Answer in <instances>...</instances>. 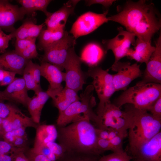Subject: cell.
I'll list each match as a JSON object with an SVG mask.
<instances>
[{"label": "cell", "instance_id": "30bf717a", "mask_svg": "<svg viewBox=\"0 0 161 161\" xmlns=\"http://www.w3.org/2000/svg\"><path fill=\"white\" fill-rule=\"evenodd\" d=\"M111 68L112 70L117 72L112 75L116 92L126 90L132 81L141 77L143 75L140 65L137 63L131 64L129 62L119 61L114 63Z\"/></svg>", "mask_w": 161, "mask_h": 161}, {"label": "cell", "instance_id": "277c9868", "mask_svg": "<svg viewBox=\"0 0 161 161\" xmlns=\"http://www.w3.org/2000/svg\"><path fill=\"white\" fill-rule=\"evenodd\" d=\"M94 90L92 85L87 86L80 95V100L75 101L58 115L56 120L57 126H64L71 123L84 119L92 122L99 128L100 121L97 114L93 110L96 105L93 96Z\"/></svg>", "mask_w": 161, "mask_h": 161}, {"label": "cell", "instance_id": "e575fe53", "mask_svg": "<svg viewBox=\"0 0 161 161\" xmlns=\"http://www.w3.org/2000/svg\"><path fill=\"white\" fill-rule=\"evenodd\" d=\"M26 148H18L3 140H0V154L25 151Z\"/></svg>", "mask_w": 161, "mask_h": 161}, {"label": "cell", "instance_id": "ee69618b", "mask_svg": "<svg viewBox=\"0 0 161 161\" xmlns=\"http://www.w3.org/2000/svg\"><path fill=\"white\" fill-rule=\"evenodd\" d=\"M29 161H52L47 157L42 155L36 154L30 150L27 156Z\"/></svg>", "mask_w": 161, "mask_h": 161}, {"label": "cell", "instance_id": "b9f144b4", "mask_svg": "<svg viewBox=\"0 0 161 161\" xmlns=\"http://www.w3.org/2000/svg\"><path fill=\"white\" fill-rule=\"evenodd\" d=\"M97 146L100 155L106 151H111L110 142L108 140L98 138Z\"/></svg>", "mask_w": 161, "mask_h": 161}, {"label": "cell", "instance_id": "f546056e", "mask_svg": "<svg viewBox=\"0 0 161 161\" xmlns=\"http://www.w3.org/2000/svg\"><path fill=\"white\" fill-rule=\"evenodd\" d=\"M29 61L24 69L23 78L25 82L27 90H33L35 94L42 90L41 86L38 85L35 81L31 71Z\"/></svg>", "mask_w": 161, "mask_h": 161}, {"label": "cell", "instance_id": "816d5d0a", "mask_svg": "<svg viewBox=\"0 0 161 161\" xmlns=\"http://www.w3.org/2000/svg\"><path fill=\"white\" fill-rule=\"evenodd\" d=\"M15 137L11 131L5 132L3 135V139L4 141L12 145Z\"/></svg>", "mask_w": 161, "mask_h": 161}, {"label": "cell", "instance_id": "1f68e13d", "mask_svg": "<svg viewBox=\"0 0 161 161\" xmlns=\"http://www.w3.org/2000/svg\"><path fill=\"white\" fill-rule=\"evenodd\" d=\"M30 150L33 152L44 155L52 161H57L56 156L50 150L46 144L34 142L33 147Z\"/></svg>", "mask_w": 161, "mask_h": 161}, {"label": "cell", "instance_id": "9a60e30c", "mask_svg": "<svg viewBox=\"0 0 161 161\" xmlns=\"http://www.w3.org/2000/svg\"><path fill=\"white\" fill-rule=\"evenodd\" d=\"M128 154L133 159L161 161V131Z\"/></svg>", "mask_w": 161, "mask_h": 161}, {"label": "cell", "instance_id": "83f0119b", "mask_svg": "<svg viewBox=\"0 0 161 161\" xmlns=\"http://www.w3.org/2000/svg\"><path fill=\"white\" fill-rule=\"evenodd\" d=\"M8 117L11 122L13 130L22 127L26 128L27 127L36 129L39 125L34 122L31 117L24 114L16 106Z\"/></svg>", "mask_w": 161, "mask_h": 161}, {"label": "cell", "instance_id": "4316f807", "mask_svg": "<svg viewBox=\"0 0 161 161\" xmlns=\"http://www.w3.org/2000/svg\"><path fill=\"white\" fill-rule=\"evenodd\" d=\"M36 129L35 142L46 144L54 142L58 136L56 126L54 125H39Z\"/></svg>", "mask_w": 161, "mask_h": 161}, {"label": "cell", "instance_id": "4dcf8cb0", "mask_svg": "<svg viewBox=\"0 0 161 161\" xmlns=\"http://www.w3.org/2000/svg\"><path fill=\"white\" fill-rule=\"evenodd\" d=\"M133 157L124 151L113 153L100 157L98 161H131Z\"/></svg>", "mask_w": 161, "mask_h": 161}, {"label": "cell", "instance_id": "ac0fdd59", "mask_svg": "<svg viewBox=\"0 0 161 161\" xmlns=\"http://www.w3.org/2000/svg\"><path fill=\"white\" fill-rule=\"evenodd\" d=\"M27 91L23 78H15L2 92L8 100L18 103L27 107L31 98Z\"/></svg>", "mask_w": 161, "mask_h": 161}, {"label": "cell", "instance_id": "603a6c76", "mask_svg": "<svg viewBox=\"0 0 161 161\" xmlns=\"http://www.w3.org/2000/svg\"><path fill=\"white\" fill-rule=\"evenodd\" d=\"M45 24H36L31 19H27L14 31L11 32L13 38L16 39L28 38H37L43 29Z\"/></svg>", "mask_w": 161, "mask_h": 161}, {"label": "cell", "instance_id": "ba28073f", "mask_svg": "<svg viewBox=\"0 0 161 161\" xmlns=\"http://www.w3.org/2000/svg\"><path fill=\"white\" fill-rule=\"evenodd\" d=\"M83 61L75 52L74 47L69 50L64 65L65 69V87L76 92L83 89L84 84L88 77L86 72L81 68Z\"/></svg>", "mask_w": 161, "mask_h": 161}, {"label": "cell", "instance_id": "7a4b0ae2", "mask_svg": "<svg viewBox=\"0 0 161 161\" xmlns=\"http://www.w3.org/2000/svg\"><path fill=\"white\" fill-rule=\"evenodd\" d=\"M56 127L59 144L66 151L100 156L97 146L96 127L90 120H82L65 126Z\"/></svg>", "mask_w": 161, "mask_h": 161}, {"label": "cell", "instance_id": "5b68a950", "mask_svg": "<svg viewBox=\"0 0 161 161\" xmlns=\"http://www.w3.org/2000/svg\"><path fill=\"white\" fill-rule=\"evenodd\" d=\"M161 96V84L138 82L124 91L114 100L113 104L120 108L126 104H130L136 108L147 111Z\"/></svg>", "mask_w": 161, "mask_h": 161}, {"label": "cell", "instance_id": "6da1fadb", "mask_svg": "<svg viewBox=\"0 0 161 161\" xmlns=\"http://www.w3.org/2000/svg\"><path fill=\"white\" fill-rule=\"evenodd\" d=\"M120 8L117 14L107 17L108 21L121 24L138 38L151 42L161 27V18L154 4L145 0H129Z\"/></svg>", "mask_w": 161, "mask_h": 161}, {"label": "cell", "instance_id": "44dd1931", "mask_svg": "<svg viewBox=\"0 0 161 161\" xmlns=\"http://www.w3.org/2000/svg\"><path fill=\"white\" fill-rule=\"evenodd\" d=\"M50 97L54 106L58 110V114L62 113L74 102L80 100L77 92L66 87Z\"/></svg>", "mask_w": 161, "mask_h": 161}, {"label": "cell", "instance_id": "11a10c76", "mask_svg": "<svg viewBox=\"0 0 161 161\" xmlns=\"http://www.w3.org/2000/svg\"><path fill=\"white\" fill-rule=\"evenodd\" d=\"M4 133L5 132L2 128V125H0V139L3 138V135Z\"/></svg>", "mask_w": 161, "mask_h": 161}, {"label": "cell", "instance_id": "d6a6232c", "mask_svg": "<svg viewBox=\"0 0 161 161\" xmlns=\"http://www.w3.org/2000/svg\"><path fill=\"white\" fill-rule=\"evenodd\" d=\"M24 59L32 60L37 58L38 55L35 44V41L32 43L27 47L19 54Z\"/></svg>", "mask_w": 161, "mask_h": 161}, {"label": "cell", "instance_id": "ffe728a7", "mask_svg": "<svg viewBox=\"0 0 161 161\" xmlns=\"http://www.w3.org/2000/svg\"><path fill=\"white\" fill-rule=\"evenodd\" d=\"M134 49L130 48L127 57L140 63H147L155 49L151 42H146L137 38Z\"/></svg>", "mask_w": 161, "mask_h": 161}, {"label": "cell", "instance_id": "f6af8a7d", "mask_svg": "<svg viewBox=\"0 0 161 161\" xmlns=\"http://www.w3.org/2000/svg\"><path fill=\"white\" fill-rule=\"evenodd\" d=\"M16 74L14 72L8 71L3 80L0 82V86L8 85L11 83L15 78Z\"/></svg>", "mask_w": 161, "mask_h": 161}, {"label": "cell", "instance_id": "5bb4252c", "mask_svg": "<svg viewBox=\"0 0 161 161\" xmlns=\"http://www.w3.org/2000/svg\"><path fill=\"white\" fill-rule=\"evenodd\" d=\"M26 15L21 7L11 4L8 0H0V28L12 32L15 24L22 20Z\"/></svg>", "mask_w": 161, "mask_h": 161}, {"label": "cell", "instance_id": "cb8c5ba5", "mask_svg": "<svg viewBox=\"0 0 161 161\" xmlns=\"http://www.w3.org/2000/svg\"><path fill=\"white\" fill-rule=\"evenodd\" d=\"M105 52L98 44L91 43L84 48L81 58L89 67L97 66L103 59Z\"/></svg>", "mask_w": 161, "mask_h": 161}, {"label": "cell", "instance_id": "d4e9b609", "mask_svg": "<svg viewBox=\"0 0 161 161\" xmlns=\"http://www.w3.org/2000/svg\"><path fill=\"white\" fill-rule=\"evenodd\" d=\"M17 1L21 6L26 14L35 16L36 11L43 12L47 17L51 13L47 10V7L52 1L50 0H18Z\"/></svg>", "mask_w": 161, "mask_h": 161}, {"label": "cell", "instance_id": "7402d4cb", "mask_svg": "<svg viewBox=\"0 0 161 161\" xmlns=\"http://www.w3.org/2000/svg\"><path fill=\"white\" fill-rule=\"evenodd\" d=\"M35 94L31 98L27 107L33 121L39 124L42 109L50 97L46 92L42 90Z\"/></svg>", "mask_w": 161, "mask_h": 161}, {"label": "cell", "instance_id": "c3c4849f", "mask_svg": "<svg viewBox=\"0 0 161 161\" xmlns=\"http://www.w3.org/2000/svg\"><path fill=\"white\" fill-rule=\"evenodd\" d=\"M96 132L98 138L108 140V129L99 128L96 127Z\"/></svg>", "mask_w": 161, "mask_h": 161}, {"label": "cell", "instance_id": "836d02e7", "mask_svg": "<svg viewBox=\"0 0 161 161\" xmlns=\"http://www.w3.org/2000/svg\"><path fill=\"white\" fill-rule=\"evenodd\" d=\"M125 136L118 135L109 140L110 142L111 151L113 152H119L124 151L123 149V141Z\"/></svg>", "mask_w": 161, "mask_h": 161}, {"label": "cell", "instance_id": "9f6ffc18", "mask_svg": "<svg viewBox=\"0 0 161 161\" xmlns=\"http://www.w3.org/2000/svg\"><path fill=\"white\" fill-rule=\"evenodd\" d=\"M0 99L4 100H7V99L4 95L2 91H0Z\"/></svg>", "mask_w": 161, "mask_h": 161}, {"label": "cell", "instance_id": "52a82bcc", "mask_svg": "<svg viewBox=\"0 0 161 161\" xmlns=\"http://www.w3.org/2000/svg\"><path fill=\"white\" fill-rule=\"evenodd\" d=\"M100 126L99 128H110L128 135V130L132 123V119L126 111H122L111 102L106 104L102 112L97 115Z\"/></svg>", "mask_w": 161, "mask_h": 161}, {"label": "cell", "instance_id": "680465c9", "mask_svg": "<svg viewBox=\"0 0 161 161\" xmlns=\"http://www.w3.org/2000/svg\"><path fill=\"white\" fill-rule=\"evenodd\" d=\"M2 119V118L0 117V125H1Z\"/></svg>", "mask_w": 161, "mask_h": 161}, {"label": "cell", "instance_id": "2e32d148", "mask_svg": "<svg viewBox=\"0 0 161 161\" xmlns=\"http://www.w3.org/2000/svg\"><path fill=\"white\" fill-rule=\"evenodd\" d=\"M40 66L41 76L49 83L46 92L50 97L64 88L62 83L65 81V73L55 66L47 62H41Z\"/></svg>", "mask_w": 161, "mask_h": 161}, {"label": "cell", "instance_id": "ab89813d", "mask_svg": "<svg viewBox=\"0 0 161 161\" xmlns=\"http://www.w3.org/2000/svg\"><path fill=\"white\" fill-rule=\"evenodd\" d=\"M4 100L0 99V117L4 119L10 114L15 106L4 103Z\"/></svg>", "mask_w": 161, "mask_h": 161}, {"label": "cell", "instance_id": "8d00e7d4", "mask_svg": "<svg viewBox=\"0 0 161 161\" xmlns=\"http://www.w3.org/2000/svg\"><path fill=\"white\" fill-rule=\"evenodd\" d=\"M36 39V38H28L16 39L14 50L19 54L32 43L35 41Z\"/></svg>", "mask_w": 161, "mask_h": 161}, {"label": "cell", "instance_id": "db71d44e", "mask_svg": "<svg viewBox=\"0 0 161 161\" xmlns=\"http://www.w3.org/2000/svg\"><path fill=\"white\" fill-rule=\"evenodd\" d=\"M8 71L0 69V82L3 80L5 75L8 73Z\"/></svg>", "mask_w": 161, "mask_h": 161}, {"label": "cell", "instance_id": "f5cc1de1", "mask_svg": "<svg viewBox=\"0 0 161 161\" xmlns=\"http://www.w3.org/2000/svg\"><path fill=\"white\" fill-rule=\"evenodd\" d=\"M24 152L25 151H23L18 153L15 156L13 161H29Z\"/></svg>", "mask_w": 161, "mask_h": 161}, {"label": "cell", "instance_id": "7c38bea8", "mask_svg": "<svg viewBox=\"0 0 161 161\" xmlns=\"http://www.w3.org/2000/svg\"><path fill=\"white\" fill-rule=\"evenodd\" d=\"M118 33L114 38L107 40H103L102 43L106 51L111 50L114 56L115 63L125 57L127 56L132 44H134L135 35L121 27L117 28Z\"/></svg>", "mask_w": 161, "mask_h": 161}, {"label": "cell", "instance_id": "484cf974", "mask_svg": "<svg viewBox=\"0 0 161 161\" xmlns=\"http://www.w3.org/2000/svg\"><path fill=\"white\" fill-rule=\"evenodd\" d=\"M65 31L64 29L55 31L43 29L38 37L39 49L44 50L60 40L63 37Z\"/></svg>", "mask_w": 161, "mask_h": 161}, {"label": "cell", "instance_id": "bcb514c9", "mask_svg": "<svg viewBox=\"0 0 161 161\" xmlns=\"http://www.w3.org/2000/svg\"><path fill=\"white\" fill-rule=\"evenodd\" d=\"M27 138L15 137L12 145L18 148H26Z\"/></svg>", "mask_w": 161, "mask_h": 161}, {"label": "cell", "instance_id": "e0dca14e", "mask_svg": "<svg viewBox=\"0 0 161 161\" xmlns=\"http://www.w3.org/2000/svg\"><path fill=\"white\" fill-rule=\"evenodd\" d=\"M80 0H69L57 11L47 17L44 23L47 29L55 31L64 29L69 16L73 13L77 4Z\"/></svg>", "mask_w": 161, "mask_h": 161}, {"label": "cell", "instance_id": "d6986e66", "mask_svg": "<svg viewBox=\"0 0 161 161\" xmlns=\"http://www.w3.org/2000/svg\"><path fill=\"white\" fill-rule=\"evenodd\" d=\"M29 60L24 58L14 50L6 51L0 55V69L22 75Z\"/></svg>", "mask_w": 161, "mask_h": 161}, {"label": "cell", "instance_id": "9c48e42d", "mask_svg": "<svg viewBox=\"0 0 161 161\" xmlns=\"http://www.w3.org/2000/svg\"><path fill=\"white\" fill-rule=\"evenodd\" d=\"M76 40L72 35L65 31L63 38L55 43L45 49L41 62L51 64L62 71L69 50L75 47Z\"/></svg>", "mask_w": 161, "mask_h": 161}, {"label": "cell", "instance_id": "3957f363", "mask_svg": "<svg viewBox=\"0 0 161 161\" xmlns=\"http://www.w3.org/2000/svg\"><path fill=\"white\" fill-rule=\"evenodd\" d=\"M124 105V110L129 113L132 121L128 135L130 153L161 131V120L146 110L136 108L130 104Z\"/></svg>", "mask_w": 161, "mask_h": 161}, {"label": "cell", "instance_id": "681fc988", "mask_svg": "<svg viewBox=\"0 0 161 161\" xmlns=\"http://www.w3.org/2000/svg\"><path fill=\"white\" fill-rule=\"evenodd\" d=\"M21 151L0 154V161H13L16 155L18 153Z\"/></svg>", "mask_w": 161, "mask_h": 161}, {"label": "cell", "instance_id": "8fae6325", "mask_svg": "<svg viewBox=\"0 0 161 161\" xmlns=\"http://www.w3.org/2000/svg\"><path fill=\"white\" fill-rule=\"evenodd\" d=\"M108 11L98 14L90 11L79 17L73 24L70 32L76 40L79 37L88 34L109 21L106 17Z\"/></svg>", "mask_w": 161, "mask_h": 161}, {"label": "cell", "instance_id": "f35d334b", "mask_svg": "<svg viewBox=\"0 0 161 161\" xmlns=\"http://www.w3.org/2000/svg\"><path fill=\"white\" fill-rule=\"evenodd\" d=\"M46 144L51 151L56 156L58 160L63 156L66 152L65 150L59 144L55 142L48 143Z\"/></svg>", "mask_w": 161, "mask_h": 161}, {"label": "cell", "instance_id": "d590c367", "mask_svg": "<svg viewBox=\"0 0 161 161\" xmlns=\"http://www.w3.org/2000/svg\"><path fill=\"white\" fill-rule=\"evenodd\" d=\"M13 38L12 33L6 34L0 28V53L3 54L6 51L8 47L9 41Z\"/></svg>", "mask_w": 161, "mask_h": 161}, {"label": "cell", "instance_id": "6f0895ef", "mask_svg": "<svg viewBox=\"0 0 161 161\" xmlns=\"http://www.w3.org/2000/svg\"><path fill=\"white\" fill-rule=\"evenodd\" d=\"M134 160L133 161H144L143 160L140 159H134Z\"/></svg>", "mask_w": 161, "mask_h": 161}, {"label": "cell", "instance_id": "7dc6e473", "mask_svg": "<svg viewBox=\"0 0 161 161\" xmlns=\"http://www.w3.org/2000/svg\"><path fill=\"white\" fill-rule=\"evenodd\" d=\"M1 125L5 133L13 130L11 122L8 117L2 119Z\"/></svg>", "mask_w": 161, "mask_h": 161}, {"label": "cell", "instance_id": "f1b7e54d", "mask_svg": "<svg viewBox=\"0 0 161 161\" xmlns=\"http://www.w3.org/2000/svg\"><path fill=\"white\" fill-rule=\"evenodd\" d=\"M100 156L81 153L66 151L58 161H98Z\"/></svg>", "mask_w": 161, "mask_h": 161}, {"label": "cell", "instance_id": "f907efd6", "mask_svg": "<svg viewBox=\"0 0 161 161\" xmlns=\"http://www.w3.org/2000/svg\"><path fill=\"white\" fill-rule=\"evenodd\" d=\"M26 128L22 127L13 130L12 131L15 137H27V135L26 133Z\"/></svg>", "mask_w": 161, "mask_h": 161}, {"label": "cell", "instance_id": "7bdbcfd3", "mask_svg": "<svg viewBox=\"0 0 161 161\" xmlns=\"http://www.w3.org/2000/svg\"><path fill=\"white\" fill-rule=\"evenodd\" d=\"M115 1L114 0H85V2L88 6L95 4H99L107 8L110 6Z\"/></svg>", "mask_w": 161, "mask_h": 161}, {"label": "cell", "instance_id": "74e56055", "mask_svg": "<svg viewBox=\"0 0 161 161\" xmlns=\"http://www.w3.org/2000/svg\"><path fill=\"white\" fill-rule=\"evenodd\" d=\"M147 111L156 118L161 120V96L150 106Z\"/></svg>", "mask_w": 161, "mask_h": 161}, {"label": "cell", "instance_id": "60d3db41", "mask_svg": "<svg viewBox=\"0 0 161 161\" xmlns=\"http://www.w3.org/2000/svg\"><path fill=\"white\" fill-rule=\"evenodd\" d=\"M28 62L30 66L32 73L36 83L38 85L41 86L40 83L41 76L40 65L34 63L32 60H29Z\"/></svg>", "mask_w": 161, "mask_h": 161}, {"label": "cell", "instance_id": "4fadbf2b", "mask_svg": "<svg viewBox=\"0 0 161 161\" xmlns=\"http://www.w3.org/2000/svg\"><path fill=\"white\" fill-rule=\"evenodd\" d=\"M141 77V83H154L161 84V34L155 43V49L147 63Z\"/></svg>", "mask_w": 161, "mask_h": 161}, {"label": "cell", "instance_id": "8992f818", "mask_svg": "<svg viewBox=\"0 0 161 161\" xmlns=\"http://www.w3.org/2000/svg\"><path fill=\"white\" fill-rule=\"evenodd\" d=\"M86 72L88 77L93 79L92 85L99 99L96 112L98 115L102 112L105 105L110 102L111 96L116 92L112 75L107 70L97 66L89 67Z\"/></svg>", "mask_w": 161, "mask_h": 161}]
</instances>
